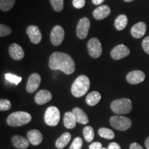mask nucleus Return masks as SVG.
<instances>
[{"instance_id":"36","label":"nucleus","mask_w":149,"mask_h":149,"mask_svg":"<svg viewBox=\"0 0 149 149\" xmlns=\"http://www.w3.org/2000/svg\"><path fill=\"white\" fill-rule=\"evenodd\" d=\"M108 149H121V146L116 142H111L109 145Z\"/></svg>"},{"instance_id":"41","label":"nucleus","mask_w":149,"mask_h":149,"mask_svg":"<svg viewBox=\"0 0 149 149\" xmlns=\"http://www.w3.org/2000/svg\"><path fill=\"white\" fill-rule=\"evenodd\" d=\"M102 149H108V148H103Z\"/></svg>"},{"instance_id":"39","label":"nucleus","mask_w":149,"mask_h":149,"mask_svg":"<svg viewBox=\"0 0 149 149\" xmlns=\"http://www.w3.org/2000/svg\"><path fill=\"white\" fill-rule=\"evenodd\" d=\"M145 146L147 149H149V137L146 138V141H145Z\"/></svg>"},{"instance_id":"12","label":"nucleus","mask_w":149,"mask_h":149,"mask_svg":"<svg viewBox=\"0 0 149 149\" xmlns=\"http://www.w3.org/2000/svg\"><path fill=\"white\" fill-rule=\"evenodd\" d=\"M41 77L38 73H33L30 75L26 84L28 93H33L37 90L41 84Z\"/></svg>"},{"instance_id":"31","label":"nucleus","mask_w":149,"mask_h":149,"mask_svg":"<svg viewBox=\"0 0 149 149\" xmlns=\"http://www.w3.org/2000/svg\"><path fill=\"white\" fill-rule=\"evenodd\" d=\"M83 141L81 137H77L74 139L71 145L70 146V149H81L82 147Z\"/></svg>"},{"instance_id":"40","label":"nucleus","mask_w":149,"mask_h":149,"mask_svg":"<svg viewBox=\"0 0 149 149\" xmlns=\"http://www.w3.org/2000/svg\"><path fill=\"white\" fill-rule=\"evenodd\" d=\"M123 1H125V2H131V1H135V0H123Z\"/></svg>"},{"instance_id":"21","label":"nucleus","mask_w":149,"mask_h":149,"mask_svg":"<svg viewBox=\"0 0 149 149\" xmlns=\"http://www.w3.org/2000/svg\"><path fill=\"white\" fill-rule=\"evenodd\" d=\"M76 123H77V120L73 113L66 112L64 117V124L65 127L72 129L76 126Z\"/></svg>"},{"instance_id":"32","label":"nucleus","mask_w":149,"mask_h":149,"mask_svg":"<svg viewBox=\"0 0 149 149\" xmlns=\"http://www.w3.org/2000/svg\"><path fill=\"white\" fill-rule=\"evenodd\" d=\"M11 108V103L8 100L1 99L0 100V111H8Z\"/></svg>"},{"instance_id":"15","label":"nucleus","mask_w":149,"mask_h":149,"mask_svg":"<svg viewBox=\"0 0 149 149\" xmlns=\"http://www.w3.org/2000/svg\"><path fill=\"white\" fill-rule=\"evenodd\" d=\"M111 14V8L107 5H101L95 9L93 12V16L97 20H102L107 18Z\"/></svg>"},{"instance_id":"16","label":"nucleus","mask_w":149,"mask_h":149,"mask_svg":"<svg viewBox=\"0 0 149 149\" xmlns=\"http://www.w3.org/2000/svg\"><path fill=\"white\" fill-rule=\"evenodd\" d=\"M53 98L51 93L48 90H41L37 93L35 97V102L39 105H43L50 102Z\"/></svg>"},{"instance_id":"29","label":"nucleus","mask_w":149,"mask_h":149,"mask_svg":"<svg viewBox=\"0 0 149 149\" xmlns=\"http://www.w3.org/2000/svg\"><path fill=\"white\" fill-rule=\"evenodd\" d=\"M4 76L7 81L12 84H15V85H17L22 81V77H18V76L15 75V74H13L11 73H6Z\"/></svg>"},{"instance_id":"35","label":"nucleus","mask_w":149,"mask_h":149,"mask_svg":"<svg viewBox=\"0 0 149 149\" xmlns=\"http://www.w3.org/2000/svg\"><path fill=\"white\" fill-rule=\"evenodd\" d=\"M102 145L100 142L95 141L93 142L90 146H89V149H102Z\"/></svg>"},{"instance_id":"24","label":"nucleus","mask_w":149,"mask_h":149,"mask_svg":"<svg viewBox=\"0 0 149 149\" xmlns=\"http://www.w3.org/2000/svg\"><path fill=\"white\" fill-rule=\"evenodd\" d=\"M128 17L125 15H120L117 16V17L115 19L114 22L115 28L117 31H122L126 27L128 24Z\"/></svg>"},{"instance_id":"17","label":"nucleus","mask_w":149,"mask_h":149,"mask_svg":"<svg viewBox=\"0 0 149 149\" xmlns=\"http://www.w3.org/2000/svg\"><path fill=\"white\" fill-rule=\"evenodd\" d=\"M146 31V24L143 22L135 24L130 30V33L134 38L139 39L145 35Z\"/></svg>"},{"instance_id":"23","label":"nucleus","mask_w":149,"mask_h":149,"mask_svg":"<svg viewBox=\"0 0 149 149\" xmlns=\"http://www.w3.org/2000/svg\"><path fill=\"white\" fill-rule=\"evenodd\" d=\"M101 100V95L97 91H93L88 94L86 97V102L91 107L96 105Z\"/></svg>"},{"instance_id":"30","label":"nucleus","mask_w":149,"mask_h":149,"mask_svg":"<svg viewBox=\"0 0 149 149\" xmlns=\"http://www.w3.org/2000/svg\"><path fill=\"white\" fill-rule=\"evenodd\" d=\"M11 32H12V30L10 27L1 24L0 25V37H3L8 36L9 35H10Z\"/></svg>"},{"instance_id":"37","label":"nucleus","mask_w":149,"mask_h":149,"mask_svg":"<svg viewBox=\"0 0 149 149\" xmlns=\"http://www.w3.org/2000/svg\"><path fill=\"white\" fill-rule=\"evenodd\" d=\"M130 149H144L137 143H132L130 146Z\"/></svg>"},{"instance_id":"5","label":"nucleus","mask_w":149,"mask_h":149,"mask_svg":"<svg viewBox=\"0 0 149 149\" xmlns=\"http://www.w3.org/2000/svg\"><path fill=\"white\" fill-rule=\"evenodd\" d=\"M110 124L115 129L124 131L129 129L131 126L132 122L128 117L114 115L110 118Z\"/></svg>"},{"instance_id":"1","label":"nucleus","mask_w":149,"mask_h":149,"mask_svg":"<svg viewBox=\"0 0 149 149\" xmlns=\"http://www.w3.org/2000/svg\"><path fill=\"white\" fill-rule=\"evenodd\" d=\"M49 68L52 70H61L66 74H71L75 70V64L68 54L62 52H55L49 57Z\"/></svg>"},{"instance_id":"6","label":"nucleus","mask_w":149,"mask_h":149,"mask_svg":"<svg viewBox=\"0 0 149 149\" xmlns=\"http://www.w3.org/2000/svg\"><path fill=\"white\" fill-rule=\"evenodd\" d=\"M60 120V113L56 107H49L46 109L44 115V121L47 125L55 126Z\"/></svg>"},{"instance_id":"33","label":"nucleus","mask_w":149,"mask_h":149,"mask_svg":"<svg viewBox=\"0 0 149 149\" xmlns=\"http://www.w3.org/2000/svg\"><path fill=\"white\" fill-rule=\"evenodd\" d=\"M86 0H72V5L75 8L80 9L84 6Z\"/></svg>"},{"instance_id":"13","label":"nucleus","mask_w":149,"mask_h":149,"mask_svg":"<svg viewBox=\"0 0 149 149\" xmlns=\"http://www.w3.org/2000/svg\"><path fill=\"white\" fill-rule=\"evenodd\" d=\"M144 72L141 70H133L128 72L126 75V81L130 84H137L141 83L145 79Z\"/></svg>"},{"instance_id":"9","label":"nucleus","mask_w":149,"mask_h":149,"mask_svg":"<svg viewBox=\"0 0 149 149\" xmlns=\"http://www.w3.org/2000/svg\"><path fill=\"white\" fill-rule=\"evenodd\" d=\"M65 36L64 30L61 26H55L51 33V42L53 46H59L64 41Z\"/></svg>"},{"instance_id":"19","label":"nucleus","mask_w":149,"mask_h":149,"mask_svg":"<svg viewBox=\"0 0 149 149\" xmlns=\"http://www.w3.org/2000/svg\"><path fill=\"white\" fill-rule=\"evenodd\" d=\"M12 143L14 147L19 149H26L29 146V139L20 135H14L12 138Z\"/></svg>"},{"instance_id":"27","label":"nucleus","mask_w":149,"mask_h":149,"mask_svg":"<svg viewBox=\"0 0 149 149\" xmlns=\"http://www.w3.org/2000/svg\"><path fill=\"white\" fill-rule=\"evenodd\" d=\"M98 133L102 137L108 139H112L115 137V133L113 131L107 128H100L98 130Z\"/></svg>"},{"instance_id":"11","label":"nucleus","mask_w":149,"mask_h":149,"mask_svg":"<svg viewBox=\"0 0 149 149\" xmlns=\"http://www.w3.org/2000/svg\"><path fill=\"white\" fill-rule=\"evenodd\" d=\"M26 34L29 35L31 42L34 44H40L42 39V35L40 28L37 26H29L26 29Z\"/></svg>"},{"instance_id":"14","label":"nucleus","mask_w":149,"mask_h":149,"mask_svg":"<svg viewBox=\"0 0 149 149\" xmlns=\"http://www.w3.org/2000/svg\"><path fill=\"white\" fill-rule=\"evenodd\" d=\"M8 53L11 58L14 60H22L24 57V51L17 44H12L8 48Z\"/></svg>"},{"instance_id":"34","label":"nucleus","mask_w":149,"mask_h":149,"mask_svg":"<svg viewBox=\"0 0 149 149\" xmlns=\"http://www.w3.org/2000/svg\"><path fill=\"white\" fill-rule=\"evenodd\" d=\"M141 45H142L144 51L149 55V36L145 37L142 43H141Z\"/></svg>"},{"instance_id":"18","label":"nucleus","mask_w":149,"mask_h":149,"mask_svg":"<svg viewBox=\"0 0 149 149\" xmlns=\"http://www.w3.org/2000/svg\"><path fill=\"white\" fill-rule=\"evenodd\" d=\"M27 139L29 142L34 146L40 144L43 140V135L38 130L33 129L27 133Z\"/></svg>"},{"instance_id":"26","label":"nucleus","mask_w":149,"mask_h":149,"mask_svg":"<svg viewBox=\"0 0 149 149\" xmlns=\"http://www.w3.org/2000/svg\"><path fill=\"white\" fill-rule=\"evenodd\" d=\"M83 134L86 141H88V142H91L93 140V139H94V130L90 126H87L84 128Z\"/></svg>"},{"instance_id":"4","label":"nucleus","mask_w":149,"mask_h":149,"mask_svg":"<svg viewBox=\"0 0 149 149\" xmlns=\"http://www.w3.org/2000/svg\"><path fill=\"white\" fill-rule=\"evenodd\" d=\"M111 109L117 115L128 114L132 110V102L128 98L115 100L111 103Z\"/></svg>"},{"instance_id":"28","label":"nucleus","mask_w":149,"mask_h":149,"mask_svg":"<svg viewBox=\"0 0 149 149\" xmlns=\"http://www.w3.org/2000/svg\"><path fill=\"white\" fill-rule=\"evenodd\" d=\"M52 8L56 12H61L64 8V0H50Z\"/></svg>"},{"instance_id":"8","label":"nucleus","mask_w":149,"mask_h":149,"mask_svg":"<svg viewBox=\"0 0 149 149\" xmlns=\"http://www.w3.org/2000/svg\"><path fill=\"white\" fill-rule=\"evenodd\" d=\"M90 26L91 22L88 17H83L79 20L76 29V33L78 38L80 40H84L88 36Z\"/></svg>"},{"instance_id":"38","label":"nucleus","mask_w":149,"mask_h":149,"mask_svg":"<svg viewBox=\"0 0 149 149\" xmlns=\"http://www.w3.org/2000/svg\"><path fill=\"white\" fill-rule=\"evenodd\" d=\"M104 1L105 0H92V2L94 5H100L102 4Z\"/></svg>"},{"instance_id":"22","label":"nucleus","mask_w":149,"mask_h":149,"mask_svg":"<svg viewBox=\"0 0 149 149\" xmlns=\"http://www.w3.org/2000/svg\"><path fill=\"white\" fill-rule=\"evenodd\" d=\"M71 139V135L68 132L63 133L58 139H57L55 142V146L57 148L62 149L64 148L67 144L69 143Z\"/></svg>"},{"instance_id":"25","label":"nucleus","mask_w":149,"mask_h":149,"mask_svg":"<svg viewBox=\"0 0 149 149\" xmlns=\"http://www.w3.org/2000/svg\"><path fill=\"white\" fill-rule=\"evenodd\" d=\"M15 0H0V9L3 12H7L13 8Z\"/></svg>"},{"instance_id":"20","label":"nucleus","mask_w":149,"mask_h":149,"mask_svg":"<svg viewBox=\"0 0 149 149\" xmlns=\"http://www.w3.org/2000/svg\"><path fill=\"white\" fill-rule=\"evenodd\" d=\"M73 114L75 116L77 122L81 124H87L89 122L88 117L86 114L84 113V111L80 108L75 107L72 109V111Z\"/></svg>"},{"instance_id":"7","label":"nucleus","mask_w":149,"mask_h":149,"mask_svg":"<svg viewBox=\"0 0 149 149\" xmlns=\"http://www.w3.org/2000/svg\"><path fill=\"white\" fill-rule=\"evenodd\" d=\"M87 48L89 55L94 59L100 57L102 53L101 42L96 37H93L89 40L87 44Z\"/></svg>"},{"instance_id":"10","label":"nucleus","mask_w":149,"mask_h":149,"mask_svg":"<svg viewBox=\"0 0 149 149\" xmlns=\"http://www.w3.org/2000/svg\"><path fill=\"white\" fill-rule=\"evenodd\" d=\"M130 54V50L124 44H119L112 49L111 52V57L115 60L120 59L127 57Z\"/></svg>"},{"instance_id":"3","label":"nucleus","mask_w":149,"mask_h":149,"mask_svg":"<svg viewBox=\"0 0 149 149\" xmlns=\"http://www.w3.org/2000/svg\"><path fill=\"white\" fill-rule=\"evenodd\" d=\"M32 120L30 113L24 111H17L11 113L7 118L8 125L13 127H18L29 124Z\"/></svg>"},{"instance_id":"2","label":"nucleus","mask_w":149,"mask_h":149,"mask_svg":"<svg viewBox=\"0 0 149 149\" xmlns=\"http://www.w3.org/2000/svg\"><path fill=\"white\" fill-rule=\"evenodd\" d=\"M90 88V79L86 75H80L76 78L71 86L72 95L80 97L84 95Z\"/></svg>"}]
</instances>
